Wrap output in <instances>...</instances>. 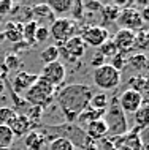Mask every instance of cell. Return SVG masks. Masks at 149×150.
<instances>
[{"label":"cell","mask_w":149,"mask_h":150,"mask_svg":"<svg viewBox=\"0 0 149 150\" xmlns=\"http://www.w3.org/2000/svg\"><path fill=\"white\" fill-rule=\"evenodd\" d=\"M92 95L94 90L87 84H71L60 90H56L54 98L65 115L67 123H76V117L86 108H89Z\"/></svg>","instance_id":"obj_1"},{"label":"cell","mask_w":149,"mask_h":150,"mask_svg":"<svg viewBox=\"0 0 149 150\" xmlns=\"http://www.w3.org/2000/svg\"><path fill=\"white\" fill-rule=\"evenodd\" d=\"M37 127H38L37 131H40L45 136L46 142L48 141L51 142V141L57 139V137H62V139L70 141L75 149L78 147L83 150L91 142H95V141L89 139L86 136V133H84V129L79 128L76 123H67V122H63V123H59V125H37Z\"/></svg>","instance_id":"obj_2"},{"label":"cell","mask_w":149,"mask_h":150,"mask_svg":"<svg viewBox=\"0 0 149 150\" xmlns=\"http://www.w3.org/2000/svg\"><path fill=\"white\" fill-rule=\"evenodd\" d=\"M56 96V87L48 84L45 79L38 76V81L32 86L29 90L24 93V101L29 106H38V108H48V104Z\"/></svg>","instance_id":"obj_3"},{"label":"cell","mask_w":149,"mask_h":150,"mask_svg":"<svg viewBox=\"0 0 149 150\" xmlns=\"http://www.w3.org/2000/svg\"><path fill=\"white\" fill-rule=\"evenodd\" d=\"M103 120L106 122L108 134H111V136H122V134H125V133L128 131L125 114L120 111V108L118 104V100H113L111 108L105 111Z\"/></svg>","instance_id":"obj_4"},{"label":"cell","mask_w":149,"mask_h":150,"mask_svg":"<svg viewBox=\"0 0 149 150\" xmlns=\"http://www.w3.org/2000/svg\"><path fill=\"white\" fill-rule=\"evenodd\" d=\"M78 22H75L71 18H57L52 21L49 27V36H52L57 41L56 46H60L67 40H70L71 36L78 35Z\"/></svg>","instance_id":"obj_5"},{"label":"cell","mask_w":149,"mask_h":150,"mask_svg":"<svg viewBox=\"0 0 149 150\" xmlns=\"http://www.w3.org/2000/svg\"><path fill=\"white\" fill-rule=\"evenodd\" d=\"M94 82L102 90H114L120 84V73L116 71L111 65L105 63L94 70Z\"/></svg>","instance_id":"obj_6"},{"label":"cell","mask_w":149,"mask_h":150,"mask_svg":"<svg viewBox=\"0 0 149 150\" xmlns=\"http://www.w3.org/2000/svg\"><path fill=\"white\" fill-rule=\"evenodd\" d=\"M78 36H81V40L86 43V46L100 47L106 40H110V32H108L106 27L87 24V25H84L83 29L78 30Z\"/></svg>","instance_id":"obj_7"},{"label":"cell","mask_w":149,"mask_h":150,"mask_svg":"<svg viewBox=\"0 0 149 150\" xmlns=\"http://www.w3.org/2000/svg\"><path fill=\"white\" fill-rule=\"evenodd\" d=\"M59 47V54H62L65 59H68L70 62L79 60L86 54V43L81 40V36L75 35L70 40H67L63 44H60Z\"/></svg>","instance_id":"obj_8"},{"label":"cell","mask_w":149,"mask_h":150,"mask_svg":"<svg viewBox=\"0 0 149 150\" xmlns=\"http://www.w3.org/2000/svg\"><path fill=\"white\" fill-rule=\"evenodd\" d=\"M118 24L120 25V29H127L132 32H138L143 27H146V24L143 22L141 16H140V10L136 8H122L118 18Z\"/></svg>","instance_id":"obj_9"},{"label":"cell","mask_w":149,"mask_h":150,"mask_svg":"<svg viewBox=\"0 0 149 150\" xmlns=\"http://www.w3.org/2000/svg\"><path fill=\"white\" fill-rule=\"evenodd\" d=\"M65 76H67L65 65H63L62 62H54V63H49V65H45V67H43L40 78L45 79L46 82L51 84L52 87H59V86L63 84Z\"/></svg>","instance_id":"obj_10"},{"label":"cell","mask_w":149,"mask_h":150,"mask_svg":"<svg viewBox=\"0 0 149 150\" xmlns=\"http://www.w3.org/2000/svg\"><path fill=\"white\" fill-rule=\"evenodd\" d=\"M146 100L141 93L132 90V88H127L120 93L119 100H118V104L122 112H127V114H135L140 108H141L143 101Z\"/></svg>","instance_id":"obj_11"},{"label":"cell","mask_w":149,"mask_h":150,"mask_svg":"<svg viewBox=\"0 0 149 150\" xmlns=\"http://www.w3.org/2000/svg\"><path fill=\"white\" fill-rule=\"evenodd\" d=\"M11 129V133L14 134V137H22L27 133H30L32 129H35V125L29 120V117L22 112H16V115L10 120V123L6 125Z\"/></svg>","instance_id":"obj_12"},{"label":"cell","mask_w":149,"mask_h":150,"mask_svg":"<svg viewBox=\"0 0 149 150\" xmlns=\"http://www.w3.org/2000/svg\"><path fill=\"white\" fill-rule=\"evenodd\" d=\"M111 41L114 43L118 52L127 54V52H130L135 46V32L127 30V29H119L116 32V35L113 36Z\"/></svg>","instance_id":"obj_13"},{"label":"cell","mask_w":149,"mask_h":150,"mask_svg":"<svg viewBox=\"0 0 149 150\" xmlns=\"http://www.w3.org/2000/svg\"><path fill=\"white\" fill-rule=\"evenodd\" d=\"M40 74H34V73H27V71H18L16 76L13 78V84H11V88L13 92L18 95V93H22L26 90L34 86L35 82L38 81Z\"/></svg>","instance_id":"obj_14"},{"label":"cell","mask_w":149,"mask_h":150,"mask_svg":"<svg viewBox=\"0 0 149 150\" xmlns=\"http://www.w3.org/2000/svg\"><path fill=\"white\" fill-rule=\"evenodd\" d=\"M84 133L86 136L92 141H100L103 139L105 136L108 134V127H106V122L103 119H98V120H94L84 128Z\"/></svg>","instance_id":"obj_15"},{"label":"cell","mask_w":149,"mask_h":150,"mask_svg":"<svg viewBox=\"0 0 149 150\" xmlns=\"http://www.w3.org/2000/svg\"><path fill=\"white\" fill-rule=\"evenodd\" d=\"M22 27L24 24L16 22V21H8L5 24V30H3V35H5V40H8L10 43L18 44L22 41Z\"/></svg>","instance_id":"obj_16"},{"label":"cell","mask_w":149,"mask_h":150,"mask_svg":"<svg viewBox=\"0 0 149 150\" xmlns=\"http://www.w3.org/2000/svg\"><path fill=\"white\" fill-rule=\"evenodd\" d=\"M24 145L29 150H43V147L46 145V139L40 131L32 129L30 133L24 136Z\"/></svg>","instance_id":"obj_17"},{"label":"cell","mask_w":149,"mask_h":150,"mask_svg":"<svg viewBox=\"0 0 149 150\" xmlns=\"http://www.w3.org/2000/svg\"><path fill=\"white\" fill-rule=\"evenodd\" d=\"M125 67L133 68L136 73H144L148 70V57L144 52H136L132 54L130 57H127V65Z\"/></svg>","instance_id":"obj_18"},{"label":"cell","mask_w":149,"mask_h":150,"mask_svg":"<svg viewBox=\"0 0 149 150\" xmlns=\"http://www.w3.org/2000/svg\"><path fill=\"white\" fill-rule=\"evenodd\" d=\"M32 14H34V21H49L52 24L54 21V13L51 11V8L46 3H38V5L32 6Z\"/></svg>","instance_id":"obj_19"},{"label":"cell","mask_w":149,"mask_h":150,"mask_svg":"<svg viewBox=\"0 0 149 150\" xmlns=\"http://www.w3.org/2000/svg\"><path fill=\"white\" fill-rule=\"evenodd\" d=\"M119 13H120V8H119V6H116L114 3H103L102 10H100L103 25H105V24H108V22H114V21H118ZM103 25H102V27H103Z\"/></svg>","instance_id":"obj_20"},{"label":"cell","mask_w":149,"mask_h":150,"mask_svg":"<svg viewBox=\"0 0 149 150\" xmlns=\"http://www.w3.org/2000/svg\"><path fill=\"white\" fill-rule=\"evenodd\" d=\"M38 25H40V22L30 21V22L24 24V27H22V41L27 43L30 47L37 44V43H35V32H37Z\"/></svg>","instance_id":"obj_21"},{"label":"cell","mask_w":149,"mask_h":150,"mask_svg":"<svg viewBox=\"0 0 149 150\" xmlns=\"http://www.w3.org/2000/svg\"><path fill=\"white\" fill-rule=\"evenodd\" d=\"M108 95L105 92H98V93H94L91 98V103H89V108L95 109V111H106L108 109Z\"/></svg>","instance_id":"obj_22"},{"label":"cell","mask_w":149,"mask_h":150,"mask_svg":"<svg viewBox=\"0 0 149 150\" xmlns=\"http://www.w3.org/2000/svg\"><path fill=\"white\" fill-rule=\"evenodd\" d=\"M71 3H73V0H51L46 5L51 8V11L54 14H65V13H70Z\"/></svg>","instance_id":"obj_23"},{"label":"cell","mask_w":149,"mask_h":150,"mask_svg":"<svg viewBox=\"0 0 149 150\" xmlns=\"http://www.w3.org/2000/svg\"><path fill=\"white\" fill-rule=\"evenodd\" d=\"M59 47L56 44H51V46L45 47L40 54V60H41L45 65H49V63H54V62H59Z\"/></svg>","instance_id":"obj_24"},{"label":"cell","mask_w":149,"mask_h":150,"mask_svg":"<svg viewBox=\"0 0 149 150\" xmlns=\"http://www.w3.org/2000/svg\"><path fill=\"white\" fill-rule=\"evenodd\" d=\"M128 88H132V90H135V92H138L143 95V92H146V88H148L146 76H143V74L132 76V78L128 79Z\"/></svg>","instance_id":"obj_25"},{"label":"cell","mask_w":149,"mask_h":150,"mask_svg":"<svg viewBox=\"0 0 149 150\" xmlns=\"http://www.w3.org/2000/svg\"><path fill=\"white\" fill-rule=\"evenodd\" d=\"M148 117H149V112H148V100H144L143 104H141V108L135 112V123H136V127L141 128V129L146 128L148 127V120H149Z\"/></svg>","instance_id":"obj_26"},{"label":"cell","mask_w":149,"mask_h":150,"mask_svg":"<svg viewBox=\"0 0 149 150\" xmlns=\"http://www.w3.org/2000/svg\"><path fill=\"white\" fill-rule=\"evenodd\" d=\"M14 142V134L6 125H0V149H10Z\"/></svg>","instance_id":"obj_27"},{"label":"cell","mask_w":149,"mask_h":150,"mask_svg":"<svg viewBox=\"0 0 149 150\" xmlns=\"http://www.w3.org/2000/svg\"><path fill=\"white\" fill-rule=\"evenodd\" d=\"M3 67L6 68L8 73L10 71H21L22 60L16 54H8V55H5V59H3Z\"/></svg>","instance_id":"obj_28"},{"label":"cell","mask_w":149,"mask_h":150,"mask_svg":"<svg viewBox=\"0 0 149 150\" xmlns=\"http://www.w3.org/2000/svg\"><path fill=\"white\" fill-rule=\"evenodd\" d=\"M136 49H141L144 51L148 47V29L146 27H143L141 30L135 32V46Z\"/></svg>","instance_id":"obj_29"},{"label":"cell","mask_w":149,"mask_h":150,"mask_svg":"<svg viewBox=\"0 0 149 150\" xmlns=\"http://www.w3.org/2000/svg\"><path fill=\"white\" fill-rule=\"evenodd\" d=\"M98 52L103 55L105 59H111V57H114V55L118 54V49H116L114 43H113L111 40H106V41L98 47Z\"/></svg>","instance_id":"obj_30"},{"label":"cell","mask_w":149,"mask_h":150,"mask_svg":"<svg viewBox=\"0 0 149 150\" xmlns=\"http://www.w3.org/2000/svg\"><path fill=\"white\" fill-rule=\"evenodd\" d=\"M49 150H75V147L70 141L57 137V139H54L49 142Z\"/></svg>","instance_id":"obj_31"},{"label":"cell","mask_w":149,"mask_h":150,"mask_svg":"<svg viewBox=\"0 0 149 150\" xmlns=\"http://www.w3.org/2000/svg\"><path fill=\"white\" fill-rule=\"evenodd\" d=\"M108 65H111L113 68H114L116 71H122L124 68H125V65H127V59H125V54H120V52H118V54L114 55V57H111L110 59V63Z\"/></svg>","instance_id":"obj_32"},{"label":"cell","mask_w":149,"mask_h":150,"mask_svg":"<svg viewBox=\"0 0 149 150\" xmlns=\"http://www.w3.org/2000/svg\"><path fill=\"white\" fill-rule=\"evenodd\" d=\"M71 16H73V21L78 22V21H83L84 18V6H83V2H79V0H75L73 3H71Z\"/></svg>","instance_id":"obj_33"},{"label":"cell","mask_w":149,"mask_h":150,"mask_svg":"<svg viewBox=\"0 0 149 150\" xmlns=\"http://www.w3.org/2000/svg\"><path fill=\"white\" fill-rule=\"evenodd\" d=\"M16 115V111L13 108H6V106H2L0 108V125H8L10 120Z\"/></svg>","instance_id":"obj_34"},{"label":"cell","mask_w":149,"mask_h":150,"mask_svg":"<svg viewBox=\"0 0 149 150\" xmlns=\"http://www.w3.org/2000/svg\"><path fill=\"white\" fill-rule=\"evenodd\" d=\"M19 19L21 24H27L34 21V14H32V6H19Z\"/></svg>","instance_id":"obj_35"},{"label":"cell","mask_w":149,"mask_h":150,"mask_svg":"<svg viewBox=\"0 0 149 150\" xmlns=\"http://www.w3.org/2000/svg\"><path fill=\"white\" fill-rule=\"evenodd\" d=\"M49 38V29L48 25H38L37 32H35V43H43Z\"/></svg>","instance_id":"obj_36"},{"label":"cell","mask_w":149,"mask_h":150,"mask_svg":"<svg viewBox=\"0 0 149 150\" xmlns=\"http://www.w3.org/2000/svg\"><path fill=\"white\" fill-rule=\"evenodd\" d=\"M83 6H84V11H89V13H98L100 10H102V6H103V3H100V2H83Z\"/></svg>","instance_id":"obj_37"},{"label":"cell","mask_w":149,"mask_h":150,"mask_svg":"<svg viewBox=\"0 0 149 150\" xmlns=\"http://www.w3.org/2000/svg\"><path fill=\"white\" fill-rule=\"evenodd\" d=\"M13 2H10V0H3V2H0V16H5L8 13H11L13 11Z\"/></svg>","instance_id":"obj_38"},{"label":"cell","mask_w":149,"mask_h":150,"mask_svg":"<svg viewBox=\"0 0 149 150\" xmlns=\"http://www.w3.org/2000/svg\"><path fill=\"white\" fill-rule=\"evenodd\" d=\"M105 63H106V59H105L103 55L97 51L94 54V57H92V60H91V65L94 68H98V67H102V65H105Z\"/></svg>","instance_id":"obj_39"},{"label":"cell","mask_w":149,"mask_h":150,"mask_svg":"<svg viewBox=\"0 0 149 150\" xmlns=\"http://www.w3.org/2000/svg\"><path fill=\"white\" fill-rule=\"evenodd\" d=\"M84 150H98V149H97V144H95V142H91L89 145H86V149H84Z\"/></svg>","instance_id":"obj_40"},{"label":"cell","mask_w":149,"mask_h":150,"mask_svg":"<svg viewBox=\"0 0 149 150\" xmlns=\"http://www.w3.org/2000/svg\"><path fill=\"white\" fill-rule=\"evenodd\" d=\"M118 150H132V149L128 147V145H125V144H124V145H120V147H119Z\"/></svg>","instance_id":"obj_41"},{"label":"cell","mask_w":149,"mask_h":150,"mask_svg":"<svg viewBox=\"0 0 149 150\" xmlns=\"http://www.w3.org/2000/svg\"><path fill=\"white\" fill-rule=\"evenodd\" d=\"M3 90H5V84H3V81L0 79V93H2Z\"/></svg>","instance_id":"obj_42"},{"label":"cell","mask_w":149,"mask_h":150,"mask_svg":"<svg viewBox=\"0 0 149 150\" xmlns=\"http://www.w3.org/2000/svg\"><path fill=\"white\" fill-rule=\"evenodd\" d=\"M5 41V35H3V32H0V44Z\"/></svg>","instance_id":"obj_43"},{"label":"cell","mask_w":149,"mask_h":150,"mask_svg":"<svg viewBox=\"0 0 149 150\" xmlns=\"http://www.w3.org/2000/svg\"><path fill=\"white\" fill-rule=\"evenodd\" d=\"M2 21H3V18H2V16H0V24H2Z\"/></svg>","instance_id":"obj_44"}]
</instances>
